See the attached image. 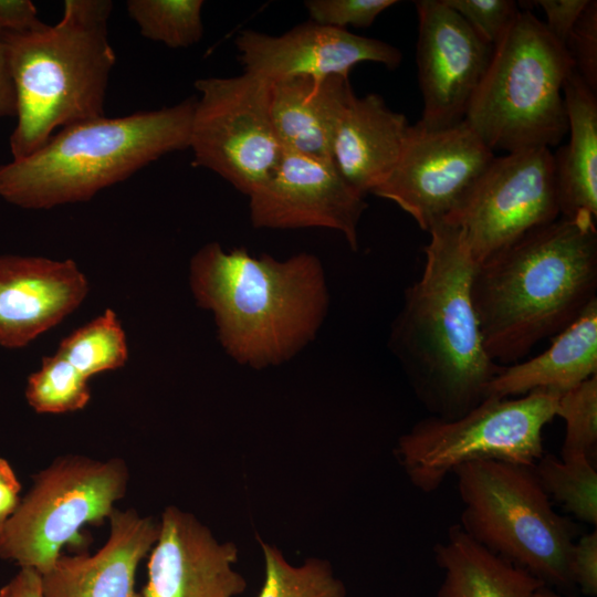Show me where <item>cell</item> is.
<instances>
[{
	"label": "cell",
	"mask_w": 597,
	"mask_h": 597,
	"mask_svg": "<svg viewBox=\"0 0 597 597\" xmlns=\"http://www.w3.org/2000/svg\"><path fill=\"white\" fill-rule=\"evenodd\" d=\"M572 59L528 11L494 46L464 122L493 151L556 146L568 132L563 88Z\"/></svg>",
	"instance_id": "cell-6"
},
{
	"label": "cell",
	"mask_w": 597,
	"mask_h": 597,
	"mask_svg": "<svg viewBox=\"0 0 597 597\" xmlns=\"http://www.w3.org/2000/svg\"><path fill=\"white\" fill-rule=\"evenodd\" d=\"M443 572L437 597H536L545 584L527 570L490 552L460 526L449 527L434 548Z\"/></svg>",
	"instance_id": "cell-23"
},
{
	"label": "cell",
	"mask_w": 597,
	"mask_h": 597,
	"mask_svg": "<svg viewBox=\"0 0 597 597\" xmlns=\"http://www.w3.org/2000/svg\"><path fill=\"white\" fill-rule=\"evenodd\" d=\"M453 473L462 502L460 526L471 538L547 587L574 586L576 525L554 510L534 465L480 460Z\"/></svg>",
	"instance_id": "cell-7"
},
{
	"label": "cell",
	"mask_w": 597,
	"mask_h": 597,
	"mask_svg": "<svg viewBox=\"0 0 597 597\" xmlns=\"http://www.w3.org/2000/svg\"><path fill=\"white\" fill-rule=\"evenodd\" d=\"M196 98L61 128L34 153L0 166V196L24 209L87 201L159 157L189 147Z\"/></svg>",
	"instance_id": "cell-5"
},
{
	"label": "cell",
	"mask_w": 597,
	"mask_h": 597,
	"mask_svg": "<svg viewBox=\"0 0 597 597\" xmlns=\"http://www.w3.org/2000/svg\"><path fill=\"white\" fill-rule=\"evenodd\" d=\"M18 101L6 49L0 43V117L17 116Z\"/></svg>",
	"instance_id": "cell-37"
},
{
	"label": "cell",
	"mask_w": 597,
	"mask_h": 597,
	"mask_svg": "<svg viewBox=\"0 0 597 597\" xmlns=\"http://www.w3.org/2000/svg\"><path fill=\"white\" fill-rule=\"evenodd\" d=\"M2 32H3V31H2V29H1V27H0V43H1Z\"/></svg>",
	"instance_id": "cell-41"
},
{
	"label": "cell",
	"mask_w": 597,
	"mask_h": 597,
	"mask_svg": "<svg viewBox=\"0 0 597 597\" xmlns=\"http://www.w3.org/2000/svg\"><path fill=\"white\" fill-rule=\"evenodd\" d=\"M109 536L95 554L60 555L41 575L43 597H140L135 575L155 545L160 522L134 510L113 509Z\"/></svg>",
	"instance_id": "cell-18"
},
{
	"label": "cell",
	"mask_w": 597,
	"mask_h": 597,
	"mask_svg": "<svg viewBox=\"0 0 597 597\" xmlns=\"http://www.w3.org/2000/svg\"><path fill=\"white\" fill-rule=\"evenodd\" d=\"M87 378L55 353L43 357L40 369L29 376L25 396L40 413H64L83 409L90 398Z\"/></svg>",
	"instance_id": "cell-28"
},
{
	"label": "cell",
	"mask_w": 597,
	"mask_h": 597,
	"mask_svg": "<svg viewBox=\"0 0 597 597\" xmlns=\"http://www.w3.org/2000/svg\"><path fill=\"white\" fill-rule=\"evenodd\" d=\"M570 576L574 585L589 597L597 595V531L574 542L570 553Z\"/></svg>",
	"instance_id": "cell-33"
},
{
	"label": "cell",
	"mask_w": 597,
	"mask_h": 597,
	"mask_svg": "<svg viewBox=\"0 0 597 597\" xmlns=\"http://www.w3.org/2000/svg\"><path fill=\"white\" fill-rule=\"evenodd\" d=\"M568 142L553 154L559 213L597 219V98L575 72L563 88Z\"/></svg>",
	"instance_id": "cell-22"
},
{
	"label": "cell",
	"mask_w": 597,
	"mask_h": 597,
	"mask_svg": "<svg viewBox=\"0 0 597 597\" xmlns=\"http://www.w3.org/2000/svg\"><path fill=\"white\" fill-rule=\"evenodd\" d=\"M353 94L344 76H294L272 82L270 114L282 147L331 158L336 122Z\"/></svg>",
	"instance_id": "cell-20"
},
{
	"label": "cell",
	"mask_w": 597,
	"mask_h": 597,
	"mask_svg": "<svg viewBox=\"0 0 597 597\" xmlns=\"http://www.w3.org/2000/svg\"><path fill=\"white\" fill-rule=\"evenodd\" d=\"M489 44L495 46L507 32L519 7L512 0H444Z\"/></svg>",
	"instance_id": "cell-30"
},
{
	"label": "cell",
	"mask_w": 597,
	"mask_h": 597,
	"mask_svg": "<svg viewBox=\"0 0 597 597\" xmlns=\"http://www.w3.org/2000/svg\"><path fill=\"white\" fill-rule=\"evenodd\" d=\"M249 198L255 228H328L357 250V227L367 203L331 158L283 148L269 178Z\"/></svg>",
	"instance_id": "cell-14"
},
{
	"label": "cell",
	"mask_w": 597,
	"mask_h": 597,
	"mask_svg": "<svg viewBox=\"0 0 597 597\" xmlns=\"http://www.w3.org/2000/svg\"><path fill=\"white\" fill-rule=\"evenodd\" d=\"M536 597H570V596L562 595V594L555 591L554 589H552L551 587L543 586V587L537 591Z\"/></svg>",
	"instance_id": "cell-39"
},
{
	"label": "cell",
	"mask_w": 597,
	"mask_h": 597,
	"mask_svg": "<svg viewBox=\"0 0 597 597\" xmlns=\"http://www.w3.org/2000/svg\"><path fill=\"white\" fill-rule=\"evenodd\" d=\"M29 0H0V27L8 32H29L44 27Z\"/></svg>",
	"instance_id": "cell-35"
},
{
	"label": "cell",
	"mask_w": 597,
	"mask_h": 597,
	"mask_svg": "<svg viewBox=\"0 0 597 597\" xmlns=\"http://www.w3.org/2000/svg\"><path fill=\"white\" fill-rule=\"evenodd\" d=\"M418 14L417 66L425 129L464 119L494 46L485 42L444 0L415 2Z\"/></svg>",
	"instance_id": "cell-13"
},
{
	"label": "cell",
	"mask_w": 597,
	"mask_h": 597,
	"mask_svg": "<svg viewBox=\"0 0 597 597\" xmlns=\"http://www.w3.org/2000/svg\"><path fill=\"white\" fill-rule=\"evenodd\" d=\"M556 416L566 426L562 458L575 454L591 458L597 444V375L562 394Z\"/></svg>",
	"instance_id": "cell-29"
},
{
	"label": "cell",
	"mask_w": 597,
	"mask_h": 597,
	"mask_svg": "<svg viewBox=\"0 0 597 597\" xmlns=\"http://www.w3.org/2000/svg\"><path fill=\"white\" fill-rule=\"evenodd\" d=\"M271 83L243 72L196 81L189 147L193 165L250 196L271 175L283 147L270 114Z\"/></svg>",
	"instance_id": "cell-10"
},
{
	"label": "cell",
	"mask_w": 597,
	"mask_h": 597,
	"mask_svg": "<svg viewBox=\"0 0 597 597\" xmlns=\"http://www.w3.org/2000/svg\"><path fill=\"white\" fill-rule=\"evenodd\" d=\"M234 44L243 72L270 83L294 76L348 77L352 69L362 62L396 69L402 57L397 48L381 40L311 20L281 35L243 30Z\"/></svg>",
	"instance_id": "cell-15"
},
{
	"label": "cell",
	"mask_w": 597,
	"mask_h": 597,
	"mask_svg": "<svg viewBox=\"0 0 597 597\" xmlns=\"http://www.w3.org/2000/svg\"><path fill=\"white\" fill-rule=\"evenodd\" d=\"M428 232L421 276L406 290L389 344L430 416L454 419L484 399L503 365L484 347L471 297L475 263L461 230L439 222Z\"/></svg>",
	"instance_id": "cell-2"
},
{
	"label": "cell",
	"mask_w": 597,
	"mask_h": 597,
	"mask_svg": "<svg viewBox=\"0 0 597 597\" xmlns=\"http://www.w3.org/2000/svg\"><path fill=\"white\" fill-rule=\"evenodd\" d=\"M534 471L549 499L578 521L596 526L597 472L590 458L575 454L556 459L543 454Z\"/></svg>",
	"instance_id": "cell-24"
},
{
	"label": "cell",
	"mask_w": 597,
	"mask_h": 597,
	"mask_svg": "<svg viewBox=\"0 0 597 597\" xmlns=\"http://www.w3.org/2000/svg\"><path fill=\"white\" fill-rule=\"evenodd\" d=\"M410 125L378 94H353L336 122L331 159L362 196L373 193L390 175L402 153Z\"/></svg>",
	"instance_id": "cell-19"
},
{
	"label": "cell",
	"mask_w": 597,
	"mask_h": 597,
	"mask_svg": "<svg viewBox=\"0 0 597 597\" xmlns=\"http://www.w3.org/2000/svg\"><path fill=\"white\" fill-rule=\"evenodd\" d=\"M9 585L13 597H43L41 575L33 568L22 567Z\"/></svg>",
	"instance_id": "cell-38"
},
{
	"label": "cell",
	"mask_w": 597,
	"mask_h": 597,
	"mask_svg": "<svg viewBox=\"0 0 597 597\" xmlns=\"http://www.w3.org/2000/svg\"><path fill=\"white\" fill-rule=\"evenodd\" d=\"M565 49L575 72L597 93V1L588 0L586 8L570 32Z\"/></svg>",
	"instance_id": "cell-32"
},
{
	"label": "cell",
	"mask_w": 597,
	"mask_h": 597,
	"mask_svg": "<svg viewBox=\"0 0 597 597\" xmlns=\"http://www.w3.org/2000/svg\"><path fill=\"white\" fill-rule=\"evenodd\" d=\"M597 375V301L551 346L531 359L503 366L486 385L484 398H513L536 389L564 394Z\"/></svg>",
	"instance_id": "cell-21"
},
{
	"label": "cell",
	"mask_w": 597,
	"mask_h": 597,
	"mask_svg": "<svg viewBox=\"0 0 597 597\" xmlns=\"http://www.w3.org/2000/svg\"><path fill=\"white\" fill-rule=\"evenodd\" d=\"M561 395L536 389L513 398L486 397L454 419L429 416L398 439L396 459L411 484L425 493L474 461L532 467L544 454L543 429L556 416Z\"/></svg>",
	"instance_id": "cell-8"
},
{
	"label": "cell",
	"mask_w": 597,
	"mask_h": 597,
	"mask_svg": "<svg viewBox=\"0 0 597 597\" xmlns=\"http://www.w3.org/2000/svg\"><path fill=\"white\" fill-rule=\"evenodd\" d=\"M471 297L486 353L514 364L597 301V229L590 218L536 228L475 265Z\"/></svg>",
	"instance_id": "cell-1"
},
{
	"label": "cell",
	"mask_w": 597,
	"mask_h": 597,
	"mask_svg": "<svg viewBox=\"0 0 597 597\" xmlns=\"http://www.w3.org/2000/svg\"><path fill=\"white\" fill-rule=\"evenodd\" d=\"M396 0H307L304 2L311 21L338 29L347 25L367 28Z\"/></svg>",
	"instance_id": "cell-31"
},
{
	"label": "cell",
	"mask_w": 597,
	"mask_h": 597,
	"mask_svg": "<svg viewBox=\"0 0 597 597\" xmlns=\"http://www.w3.org/2000/svg\"><path fill=\"white\" fill-rule=\"evenodd\" d=\"M19 492L20 483L12 468L0 458V532L20 502Z\"/></svg>",
	"instance_id": "cell-36"
},
{
	"label": "cell",
	"mask_w": 597,
	"mask_h": 597,
	"mask_svg": "<svg viewBox=\"0 0 597 597\" xmlns=\"http://www.w3.org/2000/svg\"><path fill=\"white\" fill-rule=\"evenodd\" d=\"M189 281L226 352L253 368L291 359L314 339L328 306L323 266L310 253L280 261L211 242L192 256Z\"/></svg>",
	"instance_id": "cell-3"
},
{
	"label": "cell",
	"mask_w": 597,
	"mask_h": 597,
	"mask_svg": "<svg viewBox=\"0 0 597 597\" xmlns=\"http://www.w3.org/2000/svg\"><path fill=\"white\" fill-rule=\"evenodd\" d=\"M494 157L464 121L433 130L410 125L398 163L373 193L429 231L463 202Z\"/></svg>",
	"instance_id": "cell-12"
},
{
	"label": "cell",
	"mask_w": 597,
	"mask_h": 597,
	"mask_svg": "<svg viewBox=\"0 0 597 597\" xmlns=\"http://www.w3.org/2000/svg\"><path fill=\"white\" fill-rule=\"evenodd\" d=\"M264 582L258 597H346L344 583L332 565L310 557L300 566L290 564L274 545L260 541Z\"/></svg>",
	"instance_id": "cell-25"
},
{
	"label": "cell",
	"mask_w": 597,
	"mask_h": 597,
	"mask_svg": "<svg viewBox=\"0 0 597 597\" xmlns=\"http://www.w3.org/2000/svg\"><path fill=\"white\" fill-rule=\"evenodd\" d=\"M56 353L87 379L124 366L128 357L125 332L111 308L65 337Z\"/></svg>",
	"instance_id": "cell-26"
},
{
	"label": "cell",
	"mask_w": 597,
	"mask_h": 597,
	"mask_svg": "<svg viewBox=\"0 0 597 597\" xmlns=\"http://www.w3.org/2000/svg\"><path fill=\"white\" fill-rule=\"evenodd\" d=\"M87 291L72 260L0 256V345L25 346L77 308Z\"/></svg>",
	"instance_id": "cell-17"
},
{
	"label": "cell",
	"mask_w": 597,
	"mask_h": 597,
	"mask_svg": "<svg viewBox=\"0 0 597 597\" xmlns=\"http://www.w3.org/2000/svg\"><path fill=\"white\" fill-rule=\"evenodd\" d=\"M542 8L548 32L565 46L580 14L586 8L588 0H537L532 1Z\"/></svg>",
	"instance_id": "cell-34"
},
{
	"label": "cell",
	"mask_w": 597,
	"mask_h": 597,
	"mask_svg": "<svg viewBox=\"0 0 597 597\" xmlns=\"http://www.w3.org/2000/svg\"><path fill=\"white\" fill-rule=\"evenodd\" d=\"M559 217L553 153L534 148L495 156L442 222L461 230L476 265Z\"/></svg>",
	"instance_id": "cell-11"
},
{
	"label": "cell",
	"mask_w": 597,
	"mask_h": 597,
	"mask_svg": "<svg viewBox=\"0 0 597 597\" xmlns=\"http://www.w3.org/2000/svg\"><path fill=\"white\" fill-rule=\"evenodd\" d=\"M202 0H129L128 15L143 36L171 49L189 48L203 35Z\"/></svg>",
	"instance_id": "cell-27"
},
{
	"label": "cell",
	"mask_w": 597,
	"mask_h": 597,
	"mask_svg": "<svg viewBox=\"0 0 597 597\" xmlns=\"http://www.w3.org/2000/svg\"><path fill=\"white\" fill-rule=\"evenodd\" d=\"M109 0H66L61 20L29 32H2L18 112L13 158L42 147L56 128L104 116L116 55L108 41Z\"/></svg>",
	"instance_id": "cell-4"
},
{
	"label": "cell",
	"mask_w": 597,
	"mask_h": 597,
	"mask_svg": "<svg viewBox=\"0 0 597 597\" xmlns=\"http://www.w3.org/2000/svg\"><path fill=\"white\" fill-rule=\"evenodd\" d=\"M0 597H13L10 585H6L0 589Z\"/></svg>",
	"instance_id": "cell-40"
},
{
	"label": "cell",
	"mask_w": 597,
	"mask_h": 597,
	"mask_svg": "<svg viewBox=\"0 0 597 597\" xmlns=\"http://www.w3.org/2000/svg\"><path fill=\"white\" fill-rule=\"evenodd\" d=\"M149 553L148 579L140 597H237L245 578L233 568L239 549L219 542L189 512L167 506Z\"/></svg>",
	"instance_id": "cell-16"
},
{
	"label": "cell",
	"mask_w": 597,
	"mask_h": 597,
	"mask_svg": "<svg viewBox=\"0 0 597 597\" xmlns=\"http://www.w3.org/2000/svg\"><path fill=\"white\" fill-rule=\"evenodd\" d=\"M128 480V468L118 458L55 459L33 478V486L4 523L0 557L45 574L64 545L82 540L84 525L108 519Z\"/></svg>",
	"instance_id": "cell-9"
}]
</instances>
